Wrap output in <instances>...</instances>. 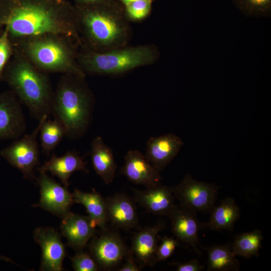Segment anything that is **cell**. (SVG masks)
<instances>
[{"label":"cell","mask_w":271,"mask_h":271,"mask_svg":"<svg viewBox=\"0 0 271 271\" xmlns=\"http://www.w3.org/2000/svg\"><path fill=\"white\" fill-rule=\"evenodd\" d=\"M73 24L63 10L45 0H0V28L4 27L13 45L22 38L74 34Z\"/></svg>","instance_id":"1"},{"label":"cell","mask_w":271,"mask_h":271,"mask_svg":"<svg viewBox=\"0 0 271 271\" xmlns=\"http://www.w3.org/2000/svg\"><path fill=\"white\" fill-rule=\"evenodd\" d=\"M2 74L21 103L31 115L41 120L52 113L54 92L46 73L36 67L16 48Z\"/></svg>","instance_id":"2"},{"label":"cell","mask_w":271,"mask_h":271,"mask_svg":"<svg viewBox=\"0 0 271 271\" xmlns=\"http://www.w3.org/2000/svg\"><path fill=\"white\" fill-rule=\"evenodd\" d=\"M67 38L46 34L22 38L13 44L36 67L47 73L83 76L76 65Z\"/></svg>","instance_id":"3"},{"label":"cell","mask_w":271,"mask_h":271,"mask_svg":"<svg viewBox=\"0 0 271 271\" xmlns=\"http://www.w3.org/2000/svg\"><path fill=\"white\" fill-rule=\"evenodd\" d=\"M65 74L54 92L52 113L63 126L65 137L74 139L86 130L91 116V101L87 94Z\"/></svg>","instance_id":"4"},{"label":"cell","mask_w":271,"mask_h":271,"mask_svg":"<svg viewBox=\"0 0 271 271\" xmlns=\"http://www.w3.org/2000/svg\"><path fill=\"white\" fill-rule=\"evenodd\" d=\"M154 55L149 48H134L109 53L89 54L82 58L89 72L116 73L152 62Z\"/></svg>","instance_id":"5"},{"label":"cell","mask_w":271,"mask_h":271,"mask_svg":"<svg viewBox=\"0 0 271 271\" xmlns=\"http://www.w3.org/2000/svg\"><path fill=\"white\" fill-rule=\"evenodd\" d=\"M48 116H44L31 133L14 141L1 152V156L10 165L19 170L26 179L35 178L34 169L39 163V148L37 137L42 122Z\"/></svg>","instance_id":"6"},{"label":"cell","mask_w":271,"mask_h":271,"mask_svg":"<svg viewBox=\"0 0 271 271\" xmlns=\"http://www.w3.org/2000/svg\"><path fill=\"white\" fill-rule=\"evenodd\" d=\"M173 188L179 205L196 213L211 212L218 190L214 184L196 180L189 174Z\"/></svg>","instance_id":"7"},{"label":"cell","mask_w":271,"mask_h":271,"mask_svg":"<svg viewBox=\"0 0 271 271\" xmlns=\"http://www.w3.org/2000/svg\"><path fill=\"white\" fill-rule=\"evenodd\" d=\"M89 250L99 269L105 270L118 268L127 256L126 246L120 236L107 229L93 235L89 243Z\"/></svg>","instance_id":"8"},{"label":"cell","mask_w":271,"mask_h":271,"mask_svg":"<svg viewBox=\"0 0 271 271\" xmlns=\"http://www.w3.org/2000/svg\"><path fill=\"white\" fill-rule=\"evenodd\" d=\"M27 128L21 103L12 90L0 93V141L17 139Z\"/></svg>","instance_id":"9"},{"label":"cell","mask_w":271,"mask_h":271,"mask_svg":"<svg viewBox=\"0 0 271 271\" xmlns=\"http://www.w3.org/2000/svg\"><path fill=\"white\" fill-rule=\"evenodd\" d=\"M36 180L40 186L41 198L35 206L62 217L70 211L74 202L72 193L68 191L66 186H61L44 172H40V175Z\"/></svg>","instance_id":"10"},{"label":"cell","mask_w":271,"mask_h":271,"mask_svg":"<svg viewBox=\"0 0 271 271\" xmlns=\"http://www.w3.org/2000/svg\"><path fill=\"white\" fill-rule=\"evenodd\" d=\"M34 239L42 250L41 270L61 271L66 250L61 236L51 227H39L34 232Z\"/></svg>","instance_id":"11"},{"label":"cell","mask_w":271,"mask_h":271,"mask_svg":"<svg viewBox=\"0 0 271 271\" xmlns=\"http://www.w3.org/2000/svg\"><path fill=\"white\" fill-rule=\"evenodd\" d=\"M171 222V230L180 241L188 244L198 254L199 230L203 227L196 216V213L176 205L168 215Z\"/></svg>","instance_id":"12"},{"label":"cell","mask_w":271,"mask_h":271,"mask_svg":"<svg viewBox=\"0 0 271 271\" xmlns=\"http://www.w3.org/2000/svg\"><path fill=\"white\" fill-rule=\"evenodd\" d=\"M124 159L121 172L130 182L146 187L162 184L163 178L160 172L148 162L140 152L128 151Z\"/></svg>","instance_id":"13"},{"label":"cell","mask_w":271,"mask_h":271,"mask_svg":"<svg viewBox=\"0 0 271 271\" xmlns=\"http://www.w3.org/2000/svg\"><path fill=\"white\" fill-rule=\"evenodd\" d=\"M183 145L182 140L173 133L151 137L147 143L145 157L161 172L177 156Z\"/></svg>","instance_id":"14"},{"label":"cell","mask_w":271,"mask_h":271,"mask_svg":"<svg viewBox=\"0 0 271 271\" xmlns=\"http://www.w3.org/2000/svg\"><path fill=\"white\" fill-rule=\"evenodd\" d=\"M136 201L149 212L156 215L167 216L176 205L172 187L162 184L134 190Z\"/></svg>","instance_id":"15"},{"label":"cell","mask_w":271,"mask_h":271,"mask_svg":"<svg viewBox=\"0 0 271 271\" xmlns=\"http://www.w3.org/2000/svg\"><path fill=\"white\" fill-rule=\"evenodd\" d=\"M95 227L89 216L70 211L62 217L60 225L61 233L74 249L82 250L95 232Z\"/></svg>","instance_id":"16"},{"label":"cell","mask_w":271,"mask_h":271,"mask_svg":"<svg viewBox=\"0 0 271 271\" xmlns=\"http://www.w3.org/2000/svg\"><path fill=\"white\" fill-rule=\"evenodd\" d=\"M165 225L164 223L159 222L152 226L140 230L133 236L131 250L142 268L152 266L157 262L158 234L164 228Z\"/></svg>","instance_id":"17"},{"label":"cell","mask_w":271,"mask_h":271,"mask_svg":"<svg viewBox=\"0 0 271 271\" xmlns=\"http://www.w3.org/2000/svg\"><path fill=\"white\" fill-rule=\"evenodd\" d=\"M108 221L116 228L128 230L138 223L136 207L131 199L123 193L105 198Z\"/></svg>","instance_id":"18"},{"label":"cell","mask_w":271,"mask_h":271,"mask_svg":"<svg viewBox=\"0 0 271 271\" xmlns=\"http://www.w3.org/2000/svg\"><path fill=\"white\" fill-rule=\"evenodd\" d=\"M86 164L83 158L76 152L68 151L61 157L53 154L51 158L37 170L39 172H50L67 187L68 180L73 173L77 171L87 172Z\"/></svg>","instance_id":"19"},{"label":"cell","mask_w":271,"mask_h":271,"mask_svg":"<svg viewBox=\"0 0 271 271\" xmlns=\"http://www.w3.org/2000/svg\"><path fill=\"white\" fill-rule=\"evenodd\" d=\"M83 23L90 36L99 43L111 42L120 32L118 25L114 20L98 12L87 13L83 19Z\"/></svg>","instance_id":"20"},{"label":"cell","mask_w":271,"mask_h":271,"mask_svg":"<svg viewBox=\"0 0 271 271\" xmlns=\"http://www.w3.org/2000/svg\"><path fill=\"white\" fill-rule=\"evenodd\" d=\"M91 156L93 167L106 185L111 183L114 178L116 164L112 150L100 137L91 143Z\"/></svg>","instance_id":"21"},{"label":"cell","mask_w":271,"mask_h":271,"mask_svg":"<svg viewBox=\"0 0 271 271\" xmlns=\"http://www.w3.org/2000/svg\"><path fill=\"white\" fill-rule=\"evenodd\" d=\"M74 203L82 204L88 216L96 226L106 229L108 222L105 198L93 189L92 192H84L77 189L72 193Z\"/></svg>","instance_id":"22"},{"label":"cell","mask_w":271,"mask_h":271,"mask_svg":"<svg viewBox=\"0 0 271 271\" xmlns=\"http://www.w3.org/2000/svg\"><path fill=\"white\" fill-rule=\"evenodd\" d=\"M240 215L239 208L234 199L226 197L213 207L208 222L203 226L212 230H232Z\"/></svg>","instance_id":"23"},{"label":"cell","mask_w":271,"mask_h":271,"mask_svg":"<svg viewBox=\"0 0 271 271\" xmlns=\"http://www.w3.org/2000/svg\"><path fill=\"white\" fill-rule=\"evenodd\" d=\"M207 271H238L239 263L232 252L231 244L215 245L206 248Z\"/></svg>","instance_id":"24"},{"label":"cell","mask_w":271,"mask_h":271,"mask_svg":"<svg viewBox=\"0 0 271 271\" xmlns=\"http://www.w3.org/2000/svg\"><path fill=\"white\" fill-rule=\"evenodd\" d=\"M263 236L261 231L255 229L236 236L231 244V249L235 256L249 258L257 256L261 247Z\"/></svg>","instance_id":"25"},{"label":"cell","mask_w":271,"mask_h":271,"mask_svg":"<svg viewBox=\"0 0 271 271\" xmlns=\"http://www.w3.org/2000/svg\"><path fill=\"white\" fill-rule=\"evenodd\" d=\"M40 139L43 152L49 154L65 136V129L56 119H45L40 127Z\"/></svg>","instance_id":"26"},{"label":"cell","mask_w":271,"mask_h":271,"mask_svg":"<svg viewBox=\"0 0 271 271\" xmlns=\"http://www.w3.org/2000/svg\"><path fill=\"white\" fill-rule=\"evenodd\" d=\"M234 6L248 17H270L271 0H232Z\"/></svg>","instance_id":"27"},{"label":"cell","mask_w":271,"mask_h":271,"mask_svg":"<svg viewBox=\"0 0 271 271\" xmlns=\"http://www.w3.org/2000/svg\"><path fill=\"white\" fill-rule=\"evenodd\" d=\"M72 266L75 271H97L99 267L90 254L87 252L78 250L72 257H70Z\"/></svg>","instance_id":"28"},{"label":"cell","mask_w":271,"mask_h":271,"mask_svg":"<svg viewBox=\"0 0 271 271\" xmlns=\"http://www.w3.org/2000/svg\"><path fill=\"white\" fill-rule=\"evenodd\" d=\"M13 52V45L11 43L7 31L4 29L0 34V81L3 71Z\"/></svg>","instance_id":"29"},{"label":"cell","mask_w":271,"mask_h":271,"mask_svg":"<svg viewBox=\"0 0 271 271\" xmlns=\"http://www.w3.org/2000/svg\"><path fill=\"white\" fill-rule=\"evenodd\" d=\"M179 245L178 240L172 237L165 236L162 237L161 243L160 245H158L157 249V262L163 261L169 258Z\"/></svg>","instance_id":"30"},{"label":"cell","mask_w":271,"mask_h":271,"mask_svg":"<svg viewBox=\"0 0 271 271\" xmlns=\"http://www.w3.org/2000/svg\"><path fill=\"white\" fill-rule=\"evenodd\" d=\"M129 16L134 19H141L145 17L151 9V2L147 0H138L125 4Z\"/></svg>","instance_id":"31"},{"label":"cell","mask_w":271,"mask_h":271,"mask_svg":"<svg viewBox=\"0 0 271 271\" xmlns=\"http://www.w3.org/2000/svg\"><path fill=\"white\" fill-rule=\"evenodd\" d=\"M171 264L176 266L177 271H201L205 268L197 258L184 263L174 262Z\"/></svg>","instance_id":"32"},{"label":"cell","mask_w":271,"mask_h":271,"mask_svg":"<svg viewBox=\"0 0 271 271\" xmlns=\"http://www.w3.org/2000/svg\"><path fill=\"white\" fill-rule=\"evenodd\" d=\"M136 259L132 256H126L125 262L120 267H118V271H139L142 267L139 265Z\"/></svg>","instance_id":"33"},{"label":"cell","mask_w":271,"mask_h":271,"mask_svg":"<svg viewBox=\"0 0 271 271\" xmlns=\"http://www.w3.org/2000/svg\"><path fill=\"white\" fill-rule=\"evenodd\" d=\"M0 259L3 260L7 262H10L14 263V262L10 258L7 257H6L5 256L1 255H0Z\"/></svg>","instance_id":"34"},{"label":"cell","mask_w":271,"mask_h":271,"mask_svg":"<svg viewBox=\"0 0 271 271\" xmlns=\"http://www.w3.org/2000/svg\"><path fill=\"white\" fill-rule=\"evenodd\" d=\"M138 1V0H123V2L126 4H127L128 3H130V2H134V1ZM147 1H151L152 2V0H147Z\"/></svg>","instance_id":"35"},{"label":"cell","mask_w":271,"mask_h":271,"mask_svg":"<svg viewBox=\"0 0 271 271\" xmlns=\"http://www.w3.org/2000/svg\"><path fill=\"white\" fill-rule=\"evenodd\" d=\"M84 1H94V0H84Z\"/></svg>","instance_id":"36"},{"label":"cell","mask_w":271,"mask_h":271,"mask_svg":"<svg viewBox=\"0 0 271 271\" xmlns=\"http://www.w3.org/2000/svg\"><path fill=\"white\" fill-rule=\"evenodd\" d=\"M2 32V31H1V29L0 28V34Z\"/></svg>","instance_id":"37"}]
</instances>
